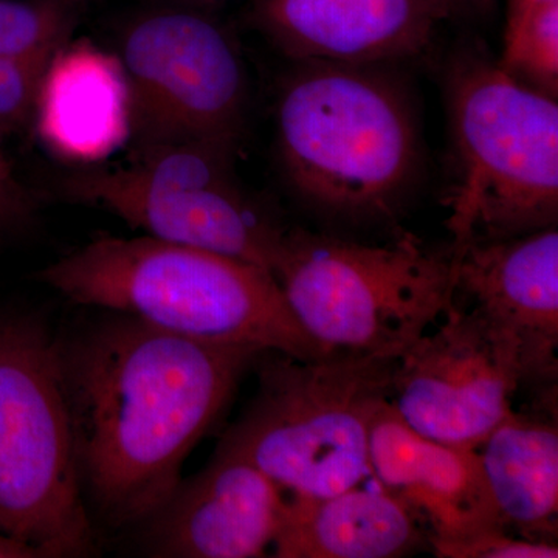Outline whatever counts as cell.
Returning a JSON list of instances; mask_svg holds the SVG:
<instances>
[{"instance_id": "6da1fadb", "label": "cell", "mask_w": 558, "mask_h": 558, "mask_svg": "<svg viewBox=\"0 0 558 558\" xmlns=\"http://www.w3.org/2000/svg\"><path fill=\"white\" fill-rule=\"evenodd\" d=\"M263 352L119 314L61 343L81 486L102 519L146 523L167 502Z\"/></svg>"}, {"instance_id": "7a4b0ae2", "label": "cell", "mask_w": 558, "mask_h": 558, "mask_svg": "<svg viewBox=\"0 0 558 558\" xmlns=\"http://www.w3.org/2000/svg\"><path fill=\"white\" fill-rule=\"evenodd\" d=\"M40 281L83 306L204 341L326 355L301 328L270 270L209 250L143 236H100L49 264Z\"/></svg>"}, {"instance_id": "3957f363", "label": "cell", "mask_w": 558, "mask_h": 558, "mask_svg": "<svg viewBox=\"0 0 558 558\" xmlns=\"http://www.w3.org/2000/svg\"><path fill=\"white\" fill-rule=\"evenodd\" d=\"M275 121L282 172L315 211L351 222L388 218L416 185V108L385 64L295 62Z\"/></svg>"}, {"instance_id": "277c9868", "label": "cell", "mask_w": 558, "mask_h": 558, "mask_svg": "<svg viewBox=\"0 0 558 558\" xmlns=\"http://www.w3.org/2000/svg\"><path fill=\"white\" fill-rule=\"evenodd\" d=\"M446 78L450 248L557 227V100L513 80L476 46L451 58Z\"/></svg>"}, {"instance_id": "5b68a950", "label": "cell", "mask_w": 558, "mask_h": 558, "mask_svg": "<svg viewBox=\"0 0 558 558\" xmlns=\"http://www.w3.org/2000/svg\"><path fill=\"white\" fill-rule=\"evenodd\" d=\"M396 355L266 351L258 392L219 446L236 451L292 497L319 498L373 476L371 424L391 400Z\"/></svg>"}, {"instance_id": "8992f818", "label": "cell", "mask_w": 558, "mask_h": 558, "mask_svg": "<svg viewBox=\"0 0 558 558\" xmlns=\"http://www.w3.org/2000/svg\"><path fill=\"white\" fill-rule=\"evenodd\" d=\"M271 274L325 354L399 357L453 303L449 252L411 233L369 245L286 229Z\"/></svg>"}, {"instance_id": "52a82bcc", "label": "cell", "mask_w": 558, "mask_h": 558, "mask_svg": "<svg viewBox=\"0 0 558 558\" xmlns=\"http://www.w3.org/2000/svg\"><path fill=\"white\" fill-rule=\"evenodd\" d=\"M0 532L40 558L94 553L61 343L27 317H0Z\"/></svg>"}, {"instance_id": "ba28073f", "label": "cell", "mask_w": 558, "mask_h": 558, "mask_svg": "<svg viewBox=\"0 0 558 558\" xmlns=\"http://www.w3.org/2000/svg\"><path fill=\"white\" fill-rule=\"evenodd\" d=\"M236 146L182 142L132 148L124 167L62 183L69 199L105 209L156 240L209 250L270 270L286 229L245 196Z\"/></svg>"}, {"instance_id": "9c48e42d", "label": "cell", "mask_w": 558, "mask_h": 558, "mask_svg": "<svg viewBox=\"0 0 558 558\" xmlns=\"http://www.w3.org/2000/svg\"><path fill=\"white\" fill-rule=\"evenodd\" d=\"M119 61L132 148L182 142L240 146L248 80L236 39L215 11L167 3L132 17Z\"/></svg>"}, {"instance_id": "30bf717a", "label": "cell", "mask_w": 558, "mask_h": 558, "mask_svg": "<svg viewBox=\"0 0 558 558\" xmlns=\"http://www.w3.org/2000/svg\"><path fill=\"white\" fill-rule=\"evenodd\" d=\"M520 387L513 348L480 314L453 301L442 322L399 355L391 403L425 438L478 450L512 413Z\"/></svg>"}, {"instance_id": "8fae6325", "label": "cell", "mask_w": 558, "mask_h": 558, "mask_svg": "<svg viewBox=\"0 0 558 558\" xmlns=\"http://www.w3.org/2000/svg\"><path fill=\"white\" fill-rule=\"evenodd\" d=\"M453 295L470 300L488 326L508 341L520 366V385L539 405L557 403L558 231H535L449 250Z\"/></svg>"}, {"instance_id": "7c38bea8", "label": "cell", "mask_w": 558, "mask_h": 558, "mask_svg": "<svg viewBox=\"0 0 558 558\" xmlns=\"http://www.w3.org/2000/svg\"><path fill=\"white\" fill-rule=\"evenodd\" d=\"M284 490L247 458L219 446L146 521V550L161 558H258L284 521Z\"/></svg>"}, {"instance_id": "4fadbf2b", "label": "cell", "mask_w": 558, "mask_h": 558, "mask_svg": "<svg viewBox=\"0 0 558 558\" xmlns=\"http://www.w3.org/2000/svg\"><path fill=\"white\" fill-rule=\"evenodd\" d=\"M453 0H250L253 27L299 61L392 64L427 50Z\"/></svg>"}, {"instance_id": "5bb4252c", "label": "cell", "mask_w": 558, "mask_h": 558, "mask_svg": "<svg viewBox=\"0 0 558 558\" xmlns=\"http://www.w3.org/2000/svg\"><path fill=\"white\" fill-rule=\"evenodd\" d=\"M369 462L380 487L427 521L428 539L506 527L488 494L478 450L425 438L399 416L391 400L371 424Z\"/></svg>"}, {"instance_id": "9a60e30c", "label": "cell", "mask_w": 558, "mask_h": 558, "mask_svg": "<svg viewBox=\"0 0 558 558\" xmlns=\"http://www.w3.org/2000/svg\"><path fill=\"white\" fill-rule=\"evenodd\" d=\"M33 117L39 137L64 159L100 161L131 137L130 97L117 54L69 43L40 81Z\"/></svg>"}, {"instance_id": "2e32d148", "label": "cell", "mask_w": 558, "mask_h": 558, "mask_svg": "<svg viewBox=\"0 0 558 558\" xmlns=\"http://www.w3.org/2000/svg\"><path fill=\"white\" fill-rule=\"evenodd\" d=\"M417 519L413 509L384 487L292 497L271 549L278 558L405 557L428 545Z\"/></svg>"}, {"instance_id": "e0dca14e", "label": "cell", "mask_w": 558, "mask_h": 558, "mask_svg": "<svg viewBox=\"0 0 558 558\" xmlns=\"http://www.w3.org/2000/svg\"><path fill=\"white\" fill-rule=\"evenodd\" d=\"M499 519L520 537L553 542L558 519L557 414H509L478 449Z\"/></svg>"}, {"instance_id": "ac0fdd59", "label": "cell", "mask_w": 558, "mask_h": 558, "mask_svg": "<svg viewBox=\"0 0 558 558\" xmlns=\"http://www.w3.org/2000/svg\"><path fill=\"white\" fill-rule=\"evenodd\" d=\"M83 0H0V58L49 65L69 43Z\"/></svg>"}, {"instance_id": "d6986e66", "label": "cell", "mask_w": 558, "mask_h": 558, "mask_svg": "<svg viewBox=\"0 0 558 558\" xmlns=\"http://www.w3.org/2000/svg\"><path fill=\"white\" fill-rule=\"evenodd\" d=\"M498 64L513 80L556 100L558 2L539 7L505 32V50Z\"/></svg>"}, {"instance_id": "ffe728a7", "label": "cell", "mask_w": 558, "mask_h": 558, "mask_svg": "<svg viewBox=\"0 0 558 558\" xmlns=\"http://www.w3.org/2000/svg\"><path fill=\"white\" fill-rule=\"evenodd\" d=\"M440 558H557L553 542H537L509 534L506 527H488L453 539H428Z\"/></svg>"}, {"instance_id": "44dd1931", "label": "cell", "mask_w": 558, "mask_h": 558, "mask_svg": "<svg viewBox=\"0 0 558 558\" xmlns=\"http://www.w3.org/2000/svg\"><path fill=\"white\" fill-rule=\"evenodd\" d=\"M49 65L0 58V137L14 134L32 119Z\"/></svg>"}, {"instance_id": "7402d4cb", "label": "cell", "mask_w": 558, "mask_h": 558, "mask_svg": "<svg viewBox=\"0 0 558 558\" xmlns=\"http://www.w3.org/2000/svg\"><path fill=\"white\" fill-rule=\"evenodd\" d=\"M36 201L0 149V231L25 226L35 215Z\"/></svg>"}, {"instance_id": "603a6c76", "label": "cell", "mask_w": 558, "mask_h": 558, "mask_svg": "<svg viewBox=\"0 0 558 558\" xmlns=\"http://www.w3.org/2000/svg\"><path fill=\"white\" fill-rule=\"evenodd\" d=\"M558 0H508V21H506V31L515 27L524 17L529 16L532 11L539 7L556 3Z\"/></svg>"}, {"instance_id": "cb8c5ba5", "label": "cell", "mask_w": 558, "mask_h": 558, "mask_svg": "<svg viewBox=\"0 0 558 558\" xmlns=\"http://www.w3.org/2000/svg\"><path fill=\"white\" fill-rule=\"evenodd\" d=\"M0 558H40L32 546L0 532Z\"/></svg>"}, {"instance_id": "d4e9b609", "label": "cell", "mask_w": 558, "mask_h": 558, "mask_svg": "<svg viewBox=\"0 0 558 558\" xmlns=\"http://www.w3.org/2000/svg\"><path fill=\"white\" fill-rule=\"evenodd\" d=\"M458 9H468L473 13L487 14L495 9L497 0H453Z\"/></svg>"}, {"instance_id": "484cf974", "label": "cell", "mask_w": 558, "mask_h": 558, "mask_svg": "<svg viewBox=\"0 0 558 558\" xmlns=\"http://www.w3.org/2000/svg\"><path fill=\"white\" fill-rule=\"evenodd\" d=\"M229 2L231 0H168V3H179V5L194 7V9L207 11H216Z\"/></svg>"}]
</instances>
